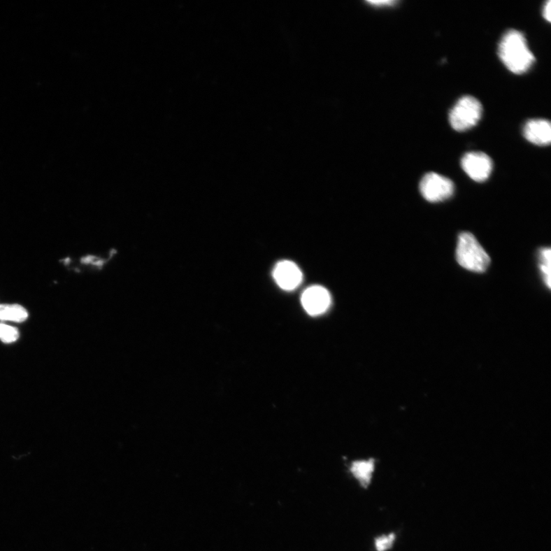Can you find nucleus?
<instances>
[{
  "instance_id": "nucleus-1",
  "label": "nucleus",
  "mask_w": 551,
  "mask_h": 551,
  "mask_svg": "<svg viewBox=\"0 0 551 551\" xmlns=\"http://www.w3.org/2000/svg\"><path fill=\"white\" fill-rule=\"evenodd\" d=\"M499 55L506 68L517 75L528 71L536 61L524 35L515 29L506 31L501 38Z\"/></svg>"
},
{
  "instance_id": "nucleus-2",
  "label": "nucleus",
  "mask_w": 551,
  "mask_h": 551,
  "mask_svg": "<svg viewBox=\"0 0 551 551\" xmlns=\"http://www.w3.org/2000/svg\"><path fill=\"white\" fill-rule=\"evenodd\" d=\"M456 258L461 267L475 273L485 272L491 262L489 255L474 235L469 232H463L459 235Z\"/></svg>"
},
{
  "instance_id": "nucleus-3",
  "label": "nucleus",
  "mask_w": 551,
  "mask_h": 551,
  "mask_svg": "<svg viewBox=\"0 0 551 551\" xmlns=\"http://www.w3.org/2000/svg\"><path fill=\"white\" fill-rule=\"evenodd\" d=\"M482 107L475 97L464 96L450 113V122L456 131L463 132L475 127L482 117Z\"/></svg>"
},
{
  "instance_id": "nucleus-4",
  "label": "nucleus",
  "mask_w": 551,
  "mask_h": 551,
  "mask_svg": "<svg viewBox=\"0 0 551 551\" xmlns=\"http://www.w3.org/2000/svg\"><path fill=\"white\" fill-rule=\"evenodd\" d=\"M455 184L448 179L435 173L426 174L420 183V191L428 201L440 202L452 197L455 193Z\"/></svg>"
},
{
  "instance_id": "nucleus-5",
  "label": "nucleus",
  "mask_w": 551,
  "mask_h": 551,
  "mask_svg": "<svg viewBox=\"0 0 551 551\" xmlns=\"http://www.w3.org/2000/svg\"><path fill=\"white\" fill-rule=\"evenodd\" d=\"M461 166L473 180L482 183L489 179L493 164L491 158L485 153L471 152L461 158Z\"/></svg>"
},
{
  "instance_id": "nucleus-6",
  "label": "nucleus",
  "mask_w": 551,
  "mask_h": 551,
  "mask_svg": "<svg viewBox=\"0 0 551 551\" xmlns=\"http://www.w3.org/2000/svg\"><path fill=\"white\" fill-rule=\"evenodd\" d=\"M273 278L282 289L293 290L301 285L303 273L299 266L289 261L280 262L275 266Z\"/></svg>"
},
{
  "instance_id": "nucleus-7",
  "label": "nucleus",
  "mask_w": 551,
  "mask_h": 551,
  "mask_svg": "<svg viewBox=\"0 0 551 551\" xmlns=\"http://www.w3.org/2000/svg\"><path fill=\"white\" fill-rule=\"evenodd\" d=\"M301 301L308 313L318 315L327 310L331 303V296L327 289L313 286L304 291Z\"/></svg>"
},
{
  "instance_id": "nucleus-8",
  "label": "nucleus",
  "mask_w": 551,
  "mask_h": 551,
  "mask_svg": "<svg viewBox=\"0 0 551 551\" xmlns=\"http://www.w3.org/2000/svg\"><path fill=\"white\" fill-rule=\"evenodd\" d=\"M524 136L529 142L538 145H548L551 141V126L548 120L534 119L524 127Z\"/></svg>"
},
{
  "instance_id": "nucleus-9",
  "label": "nucleus",
  "mask_w": 551,
  "mask_h": 551,
  "mask_svg": "<svg viewBox=\"0 0 551 551\" xmlns=\"http://www.w3.org/2000/svg\"><path fill=\"white\" fill-rule=\"evenodd\" d=\"M375 468L374 459L355 461L351 465L350 472L361 487L366 489L372 482Z\"/></svg>"
},
{
  "instance_id": "nucleus-10",
  "label": "nucleus",
  "mask_w": 551,
  "mask_h": 551,
  "mask_svg": "<svg viewBox=\"0 0 551 551\" xmlns=\"http://www.w3.org/2000/svg\"><path fill=\"white\" fill-rule=\"evenodd\" d=\"M28 318V313L25 308L17 304H5L0 306V320L15 322H22Z\"/></svg>"
},
{
  "instance_id": "nucleus-11",
  "label": "nucleus",
  "mask_w": 551,
  "mask_h": 551,
  "mask_svg": "<svg viewBox=\"0 0 551 551\" xmlns=\"http://www.w3.org/2000/svg\"><path fill=\"white\" fill-rule=\"evenodd\" d=\"M539 267L540 271L544 279L545 285L550 288V264H551V250L548 248H542L539 250Z\"/></svg>"
},
{
  "instance_id": "nucleus-12",
  "label": "nucleus",
  "mask_w": 551,
  "mask_h": 551,
  "mask_svg": "<svg viewBox=\"0 0 551 551\" xmlns=\"http://www.w3.org/2000/svg\"><path fill=\"white\" fill-rule=\"evenodd\" d=\"M20 334L17 329L0 324V340L5 343H13L19 338Z\"/></svg>"
},
{
  "instance_id": "nucleus-13",
  "label": "nucleus",
  "mask_w": 551,
  "mask_h": 551,
  "mask_svg": "<svg viewBox=\"0 0 551 551\" xmlns=\"http://www.w3.org/2000/svg\"><path fill=\"white\" fill-rule=\"evenodd\" d=\"M396 536L394 533L383 534L375 539V548L377 551H387L394 545Z\"/></svg>"
},
{
  "instance_id": "nucleus-14",
  "label": "nucleus",
  "mask_w": 551,
  "mask_h": 551,
  "mask_svg": "<svg viewBox=\"0 0 551 551\" xmlns=\"http://www.w3.org/2000/svg\"><path fill=\"white\" fill-rule=\"evenodd\" d=\"M543 14H544V17L548 22L551 20V3L550 1H548L545 6L544 10H543Z\"/></svg>"
}]
</instances>
